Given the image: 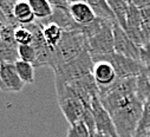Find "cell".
Masks as SVG:
<instances>
[{"mask_svg": "<svg viewBox=\"0 0 150 137\" xmlns=\"http://www.w3.org/2000/svg\"><path fill=\"white\" fill-rule=\"evenodd\" d=\"M18 56H19L20 60L30 63L33 66H34V64L37 61V52H35V49L32 45L18 46Z\"/></svg>", "mask_w": 150, "mask_h": 137, "instance_id": "cell-24", "label": "cell"}, {"mask_svg": "<svg viewBox=\"0 0 150 137\" xmlns=\"http://www.w3.org/2000/svg\"><path fill=\"white\" fill-rule=\"evenodd\" d=\"M14 42L18 46L23 45H32L33 43V33L27 26L19 25L14 30Z\"/></svg>", "mask_w": 150, "mask_h": 137, "instance_id": "cell-21", "label": "cell"}, {"mask_svg": "<svg viewBox=\"0 0 150 137\" xmlns=\"http://www.w3.org/2000/svg\"><path fill=\"white\" fill-rule=\"evenodd\" d=\"M66 137H91L89 128L83 121H79L69 126Z\"/></svg>", "mask_w": 150, "mask_h": 137, "instance_id": "cell-23", "label": "cell"}, {"mask_svg": "<svg viewBox=\"0 0 150 137\" xmlns=\"http://www.w3.org/2000/svg\"><path fill=\"white\" fill-rule=\"evenodd\" d=\"M141 12V19H142V25L148 26L150 25V6H146L143 10H139Z\"/></svg>", "mask_w": 150, "mask_h": 137, "instance_id": "cell-26", "label": "cell"}, {"mask_svg": "<svg viewBox=\"0 0 150 137\" xmlns=\"http://www.w3.org/2000/svg\"><path fill=\"white\" fill-rule=\"evenodd\" d=\"M57 97H58V104L59 108L66 118L70 125L77 123L83 119L88 107L85 105L83 100L79 98L77 92L74 91L69 84H57Z\"/></svg>", "mask_w": 150, "mask_h": 137, "instance_id": "cell-3", "label": "cell"}, {"mask_svg": "<svg viewBox=\"0 0 150 137\" xmlns=\"http://www.w3.org/2000/svg\"><path fill=\"white\" fill-rule=\"evenodd\" d=\"M93 63L98 60H106L112 66H114L116 75L120 79H127V78H137L142 71L144 70V66L141 61L134 60L131 58L124 57L122 54H118L116 52H112L110 54H103V56H91Z\"/></svg>", "mask_w": 150, "mask_h": 137, "instance_id": "cell-5", "label": "cell"}, {"mask_svg": "<svg viewBox=\"0 0 150 137\" xmlns=\"http://www.w3.org/2000/svg\"><path fill=\"white\" fill-rule=\"evenodd\" d=\"M14 18L19 25L26 26L31 25L35 21V17L32 12L31 5L28 1H17L14 6Z\"/></svg>", "mask_w": 150, "mask_h": 137, "instance_id": "cell-14", "label": "cell"}, {"mask_svg": "<svg viewBox=\"0 0 150 137\" xmlns=\"http://www.w3.org/2000/svg\"><path fill=\"white\" fill-rule=\"evenodd\" d=\"M14 0H0V11L4 14L6 21L8 25L12 26H19V24L17 23L16 18H14V6H16Z\"/></svg>", "mask_w": 150, "mask_h": 137, "instance_id": "cell-22", "label": "cell"}, {"mask_svg": "<svg viewBox=\"0 0 150 137\" xmlns=\"http://www.w3.org/2000/svg\"><path fill=\"white\" fill-rule=\"evenodd\" d=\"M114 25L115 23L103 20L102 28L95 36L88 39V46L91 56H103L115 52Z\"/></svg>", "mask_w": 150, "mask_h": 137, "instance_id": "cell-6", "label": "cell"}, {"mask_svg": "<svg viewBox=\"0 0 150 137\" xmlns=\"http://www.w3.org/2000/svg\"><path fill=\"white\" fill-rule=\"evenodd\" d=\"M32 12L37 20H45L50 18L53 13V7L47 0H30Z\"/></svg>", "mask_w": 150, "mask_h": 137, "instance_id": "cell-17", "label": "cell"}, {"mask_svg": "<svg viewBox=\"0 0 150 137\" xmlns=\"http://www.w3.org/2000/svg\"><path fill=\"white\" fill-rule=\"evenodd\" d=\"M144 103L138 98L111 115L118 137H135L142 119Z\"/></svg>", "mask_w": 150, "mask_h": 137, "instance_id": "cell-2", "label": "cell"}, {"mask_svg": "<svg viewBox=\"0 0 150 137\" xmlns=\"http://www.w3.org/2000/svg\"><path fill=\"white\" fill-rule=\"evenodd\" d=\"M93 60L91 53L85 50L78 58L70 61L69 64L59 67L54 71V83L57 84H69L73 81H77L85 76L92 75Z\"/></svg>", "mask_w": 150, "mask_h": 137, "instance_id": "cell-4", "label": "cell"}, {"mask_svg": "<svg viewBox=\"0 0 150 137\" xmlns=\"http://www.w3.org/2000/svg\"><path fill=\"white\" fill-rule=\"evenodd\" d=\"M88 38L81 31L63 32V37L59 44L53 50L52 68L53 71L69 64L78 58L85 50H88Z\"/></svg>", "mask_w": 150, "mask_h": 137, "instance_id": "cell-1", "label": "cell"}, {"mask_svg": "<svg viewBox=\"0 0 150 137\" xmlns=\"http://www.w3.org/2000/svg\"><path fill=\"white\" fill-rule=\"evenodd\" d=\"M88 4L92 8L96 19L117 23L114 12H112L110 5L108 4V0H90V1H88Z\"/></svg>", "mask_w": 150, "mask_h": 137, "instance_id": "cell-13", "label": "cell"}, {"mask_svg": "<svg viewBox=\"0 0 150 137\" xmlns=\"http://www.w3.org/2000/svg\"><path fill=\"white\" fill-rule=\"evenodd\" d=\"M40 26H42V33H43V38L45 40V43L47 44V46H50L51 49H54L62 37H63V30L57 25V24H53V23H43V21H39L37 20Z\"/></svg>", "mask_w": 150, "mask_h": 137, "instance_id": "cell-12", "label": "cell"}, {"mask_svg": "<svg viewBox=\"0 0 150 137\" xmlns=\"http://www.w3.org/2000/svg\"><path fill=\"white\" fill-rule=\"evenodd\" d=\"M67 10L72 20L78 26H86L96 20L92 8L85 1H70Z\"/></svg>", "mask_w": 150, "mask_h": 137, "instance_id": "cell-10", "label": "cell"}, {"mask_svg": "<svg viewBox=\"0 0 150 137\" xmlns=\"http://www.w3.org/2000/svg\"><path fill=\"white\" fill-rule=\"evenodd\" d=\"M108 4L110 5L112 12H114L118 25L123 30H125L127 16L129 11V1H124V0H108Z\"/></svg>", "mask_w": 150, "mask_h": 137, "instance_id": "cell-15", "label": "cell"}, {"mask_svg": "<svg viewBox=\"0 0 150 137\" xmlns=\"http://www.w3.org/2000/svg\"><path fill=\"white\" fill-rule=\"evenodd\" d=\"M92 76L98 86L99 93L111 88L118 81L114 66L106 60H98L93 63Z\"/></svg>", "mask_w": 150, "mask_h": 137, "instance_id": "cell-9", "label": "cell"}, {"mask_svg": "<svg viewBox=\"0 0 150 137\" xmlns=\"http://www.w3.org/2000/svg\"><path fill=\"white\" fill-rule=\"evenodd\" d=\"M139 61L146 68H150V43L139 49Z\"/></svg>", "mask_w": 150, "mask_h": 137, "instance_id": "cell-25", "label": "cell"}, {"mask_svg": "<svg viewBox=\"0 0 150 137\" xmlns=\"http://www.w3.org/2000/svg\"><path fill=\"white\" fill-rule=\"evenodd\" d=\"M148 81H149V84H150V68H148Z\"/></svg>", "mask_w": 150, "mask_h": 137, "instance_id": "cell-31", "label": "cell"}, {"mask_svg": "<svg viewBox=\"0 0 150 137\" xmlns=\"http://www.w3.org/2000/svg\"><path fill=\"white\" fill-rule=\"evenodd\" d=\"M136 96L142 103H145L150 99V84L148 81L146 67H144L142 73L136 78Z\"/></svg>", "mask_w": 150, "mask_h": 137, "instance_id": "cell-18", "label": "cell"}, {"mask_svg": "<svg viewBox=\"0 0 150 137\" xmlns=\"http://www.w3.org/2000/svg\"><path fill=\"white\" fill-rule=\"evenodd\" d=\"M114 42L116 53L139 61V47L129 38L118 23H115L114 25Z\"/></svg>", "mask_w": 150, "mask_h": 137, "instance_id": "cell-8", "label": "cell"}, {"mask_svg": "<svg viewBox=\"0 0 150 137\" xmlns=\"http://www.w3.org/2000/svg\"><path fill=\"white\" fill-rule=\"evenodd\" d=\"M0 90L5 91V90H4V85H3V83H1V79H0Z\"/></svg>", "mask_w": 150, "mask_h": 137, "instance_id": "cell-32", "label": "cell"}, {"mask_svg": "<svg viewBox=\"0 0 150 137\" xmlns=\"http://www.w3.org/2000/svg\"><path fill=\"white\" fill-rule=\"evenodd\" d=\"M19 60L18 45L16 43H6L0 39V65L14 64Z\"/></svg>", "mask_w": 150, "mask_h": 137, "instance_id": "cell-16", "label": "cell"}, {"mask_svg": "<svg viewBox=\"0 0 150 137\" xmlns=\"http://www.w3.org/2000/svg\"><path fill=\"white\" fill-rule=\"evenodd\" d=\"M142 19H141V12L138 8L134 6L131 1H129V11L127 16V30H139L142 28Z\"/></svg>", "mask_w": 150, "mask_h": 137, "instance_id": "cell-20", "label": "cell"}, {"mask_svg": "<svg viewBox=\"0 0 150 137\" xmlns=\"http://www.w3.org/2000/svg\"><path fill=\"white\" fill-rule=\"evenodd\" d=\"M91 111H92V115H93L97 133L108 135L110 137H118L115 123H114V121H112V117L108 112V110L103 107L99 97H96V98L92 99Z\"/></svg>", "mask_w": 150, "mask_h": 137, "instance_id": "cell-7", "label": "cell"}, {"mask_svg": "<svg viewBox=\"0 0 150 137\" xmlns=\"http://www.w3.org/2000/svg\"><path fill=\"white\" fill-rule=\"evenodd\" d=\"M134 4V6L138 10H143L146 6H150V1H141V0H136V1H131Z\"/></svg>", "mask_w": 150, "mask_h": 137, "instance_id": "cell-27", "label": "cell"}, {"mask_svg": "<svg viewBox=\"0 0 150 137\" xmlns=\"http://www.w3.org/2000/svg\"><path fill=\"white\" fill-rule=\"evenodd\" d=\"M14 67H16L17 73L19 75L20 79L25 84H32L34 82V66L32 64L19 59L14 63Z\"/></svg>", "mask_w": 150, "mask_h": 137, "instance_id": "cell-19", "label": "cell"}, {"mask_svg": "<svg viewBox=\"0 0 150 137\" xmlns=\"http://www.w3.org/2000/svg\"><path fill=\"white\" fill-rule=\"evenodd\" d=\"M143 28L145 30V32H146V34H148V37H149V39H150V25H148V26H143Z\"/></svg>", "mask_w": 150, "mask_h": 137, "instance_id": "cell-28", "label": "cell"}, {"mask_svg": "<svg viewBox=\"0 0 150 137\" xmlns=\"http://www.w3.org/2000/svg\"><path fill=\"white\" fill-rule=\"evenodd\" d=\"M5 25H6V24H5V23H4L1 19H0V32H1V30L4 28V26H5Z\"/></svg>", "mask_w": 150, "mask_h": 137, "instance_id": "cell-29", "label": "cell"}, {"mask_svg": "<svg viewBox=\"0 0 150 137\" xmlns=\"http://www.w3.org/2000/svg\"><path fill=\"white\" fill-rule=\"evenodd\" d=\"M93 137H110V136H108V135H103V133H96Z\"/></svg>", "mask_w": 150, "mask_h": 137, "instance_id": "cell-30", "label": "cell"}, {"mask_svg": "<svg viewBox=\"0 0 150 137\" xmlns=\"http://www.w3.org/2000/svg\"><path fill=\"white\" fill-rule=\"evenodd\" d=\"M0 79L4 85L5 91L19 92L24 89L25 83L20 79L14 67V64H1L0 65Z\"/></svg>", "mask_w": 150, "mask_h": 137, "instance_id": "cell-11", "label": "cell"}]
</instances>
